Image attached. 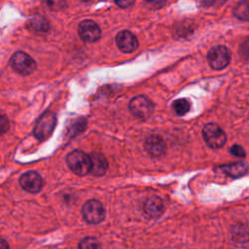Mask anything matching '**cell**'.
Returning a JSON list of instances; mask_svg holds the SVG:
<instances>
[{"instance_id":"1","label":"cell","mask_w":249,"mask_h":249,"mask_svg":"<svg viewBox=\"0 0 249 249\" xmlns=\"http://www.w3.org/2000/svg\"><path fill=\"white\" fill-rule=\"evenodd\" d=\"M68 167L77 175L85 176L90 172V158L80 150H74L66 158Z\"/></svg>"},{"instance_id":"2","label":"cell","mask_w":249,"mask_h":249,"mask_svg":"<svg viewBox=\"0 0 249 249\" xmlns=\"http://www.w3.org/2000/svg\"><path fill=\"white\" fill-rule=\"evenodd\" d=\"M55 124H56L55 115L51 111L45 112L40 116V118L38 119L34 126V130H33L34 136L40 141H44L48 139L52 135L54 129Z\"/></svg>"},{"instance_id":"3","label":"cell","mask_w":249,"mask_h":249,"mask_svg":"<svg viewBox=\"0 0 249 249\" xmlns=\"http://www.w3.org/2000/svg\"><path fill=\"white\" fill-rule=\"evenodd\" d=\"M10 65L16 72L24 76L34 72L37 67L35 60L23 52L15 53L10 59Z\"/></svg>"},{"instance_id":"4","label":"cell","mask_w":249,"mask_h":249,"mask_svg":"<svg viewBox=\"0 0 249 249\" xmlns=\"http://www.w3.org/2000/svg\"><path fill=\"white\" fill-rule=\"evenodd\" d=\"M202 136L206 144L214 149L221 148L227 141L224 130L216 124H207L202 129Z\"/></svg>"},{"instance_id":"5","label":"cell","mask_w":249,"mask_h":249,"mask_svg":"<svg viewBox=\"0 0 249 249\" xmlns=\"http://www.w3.org/2000/svg\"><path fill=\"white\" fill-rule=\"evenodd\" d=\"M82 215L89 224H98L105 217V210L102 203L96 199L88 200L82 207Z\"/></svg>"},{"instance_id":"6","label":"cell","mask_w":249,"mask_h":249,"mask_svg":"<svg viewBox=\"0 0 249 249\" xmlns=\"http://www.w3.org/2000/svg\"><path fill=\"white\" fill-rule=\"evenodd\" d=\"M209 65L215 70H221L227 67L231 60L229 50L224 46H216L210 49L207 53Z\"/></svg>"},{"instance_id":"7","label":"cell","mask_w":249,"mask_h":249,"mask_svg":"<svg viewBox=\"0 0 249 249\" xmlns=\"http://www.w3.org/2000/svg\"><path fill=\"white\" fill-rule=\"evenodd\" d=\"M128 108L135 117L140 119H147L151 116L154 105L146 96L138 95L130 100Z\"/></svg>"},{"instance_id":"8","label":"cell","mask_w":249,"mask_h":249,"mask_svg":"<svg viewBox=\"0 0 249 249\" xmlns=\"http://www.w3.org/2000/svg\"><path fill=\"white\" fill-rule=\"evenodd\" d=\"M78 33L83 41L89 43L97 41L101 36V30L99 26L97 23L90 19L81 21L78 27Z\"/></svg>"},{"instance_id":"9","label":"cell","mask_w":249,"mask_h":249,"mask_svg":"<svg viewBox=\"0 0 249 249\" xmlns=\"http://www.w3.org/2000/svg\"><path fill=\"white\" fill-rule=\"evenodd\" d=\"M19 184L24 191L36 194L39 193L43 188V179L36 171H27L21 175Z\"/></svg>"},{"instance_id":"10","label":"cell","mask_w":249,"mask_h":249,"mask_svg":"<svg viewBox=\"0 0 249 249\" xmlns=\"http://www.w3.org/2000/svg\"><path fill=\"white\" fill-rule=\"evenodd\" d=\"M116 43L119 49L125 53H132L138 47V41L136 37L128 30L119 32L116 36Z\"/></svg>"},{"instance_id":"11","label":"cell","mask_w":249,"mask_h":249,"mask_svg":"<svg viewBox=\"0 0 249 249\" xmlns=\"http://www.w3.org/2000/svg\"><path fill=\"white\" fill-rule=\"evenodd\" d=\"M145 149L153 157L159 158L164 155L165 153V144L161 137L159 135H150L145 140Z\"/></svg>"},{"instance_id":"12","label":"cell","mask_w":249,"mask_h":249,"mask_svg":"<svg viewBox=\"0 0 249 249\" xmlns=\"http://www.w3.org/2000/svg\"><path fill=\"white\" fill-rule=\"evenodd\" d=\"M164 206L159 196H151L144 203V211L151 218H158L163 212Z\"/></svg>"},{"instance_id":"13","label":"cell","mask_w":249,"mask_h":249,"mask_svg":"<svg viewBox=\"0 0 249 249\" xmlns=\"http://www.w3.org/2000/svg\"><path fill=\"white\" fill-rule=\"evenodd\" d=\"M89 158L91 162L90 173L94 176H102L103 174H105L108 167L105 157L99 153H92Z\"/></svg>"},{"instance_id":"14","label":"cell","mask_w":249,"mask_h":249,"mask_svg":"<svg viewBox=\"0 0 249 249\" xmlns=\"http://www.w3.org/2000/svg\"><path fill=\"white\" fill-rule=\"evenodd\" d=\"M222 170L231 177H240L247 171V165L244 162H233L221 166Z\"/></svg>"},{"instance_id":"15","label":"cell","mask_w":249,"mask_h":249,"mask_svg":"<svg viewBox=\"0 0 249 249\" xmlns=\"http://www.w3.org/2000/svg\"><path fill=\"white\" fill-rule=\"evenodd\" d=\"M29 27L36 32H48L50 28L49 21L41 15H36L32 18H30L28 22Z\"/></svg>"},{"instance_id":"16","label":"cell","mask_w":249,"mask_h":249,"mask_svg":"<svg viewBox=\"0 0 249 249\" xmlns=\"http://www.w3.org/2000/svg\"><path fill=\"white\" fill-rule=\"evenodd\" d=\"M190 102L185 99V98H181V99H177L176 101H174L173 103V109L174 112L178 115V116H184L186 115L189 110H190Z\"/></svg>"},{"instance_id":"17","label":"cell","mask_w":249,"mask_h":249,"mask_svg":"<svg viewBox=\"0 0 249 249\" xmlns=\"http://www.w3.org/2000/svg\"><path fill=\"white\" fill-rule=\"evenodd\" d=\"M79 249H102L100 242L92 236L85 237L79 244Z\"/></svg>"},{"instance_id":"18","label":"cell","mask_w":249,"mask_h":249,"mask_svg":"<svg viewBox=\"0 0 249 249\" xmlns=\"http://www.w3.org/2000/svg\"><path fill=\"white\" fill-rule=\"evenodd\" d=\"M230 153L234 156V157H238V158H242L245 156V151L244 149L239 146V145H232L230 149Z\"/></svg>"},{"instance_id":"19","label":"cell","mask_w":249,"mask_h":249,"mask_svg":"<svg viewBox=\"0 0 249 249\" xmlns=\"http://www.w3.org/2000/svg\"><path fill=\"white\" fill-rule=\"evenodd\" d=\"M9 121L5 115L0 113V133H4L9 129Z\"/></svg>"},{"instance_id":"20","label":"cell","mask_w":249,"mask_h":249,"mask_svg":"<svg viewBox=\"0 0 249 249\" xmlns=\"http://www.w3.org/2000/svg\"><path fill=\"white\" fill-rule=\"evenodd\" d=\"M241 53H242V55L243 57L249 61V39L247 41H245L243 44H242V47H241Z\"/></svg>"},{"instance_id":"21","label":"cell","mask_w":249,"mask_h":249,"mask_svg":"<svg viewBox=\"0 0 249 249\" xmlns=\"http://www.w3.org/2000/svg\"><path fill=\"white\" fill-rule=\"evenodd\" d=\"M116 4L121 6L122 8H128L129 6L133 5L134 2L133 1H121V2H116Z\"/></svg>"},{"instance_id":"22","label":"cell","mask_w":249,"mask_h":249,"mask_svg":"<svg viewBox=\"0 0 249 249\" xmlns=\"http://www.w3.org/2000/svg\"><path fill=\"white\" fill-rule=\"evenodd\" d=\"M0 249H9L8 243L3 238H0Z\"/></svg>"}]
</instances>
